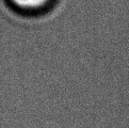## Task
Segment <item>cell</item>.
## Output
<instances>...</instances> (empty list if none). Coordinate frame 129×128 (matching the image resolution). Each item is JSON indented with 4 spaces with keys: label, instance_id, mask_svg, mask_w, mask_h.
Listing matches in <instances>:
<instances>
[{
    "label": "cell",
    "instance_id": "obj_1",
    "mask_svg": "<svg viewBox=\"0 0 129 128\" xmlns=\"http://www.w3.org/2000/svg\"><path fill=\"white\" fill-rule=\"evenodd\" d=\"M13 6L26 11H36L45 8L50 0H10Z\"/></svg>",
    "mask_w": 129,
    "mask_h": 128
}]
</instances>
